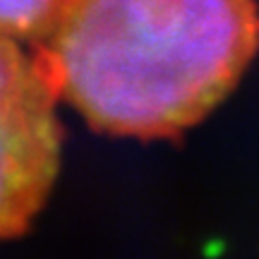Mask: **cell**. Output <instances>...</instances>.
I'll return each mask as SVG.
<instances>
[{"instance_id": "6da1fadb", "label": "cell", "mask_w": 259, "mask_h": 259, "mask_svg": "<svg viewBox=\"0 0 259 259\" xmlns=\"http://www.w3.org/2000/svg\"><path fill=\"white\" fill-rule=\"evenodd\" d=\"M257 53V0H77L38 58L94 130L147 139L202 120Z\"/></svg>"}, {"instance_id": "3957f363", "label": "cell", "mask_w": 259, "mask_h": 259, "mask_svg": "<svg viewBox=\"0 0 259 259\" xmlns=\"http://www.w3.org/2000/svg\"><path fill=\"white\" fill-rule=\"evenodd\" d=\"M77 0H0V36L46 46Z\"/></svg>"}, {"instance_id": "7a4b0ae2", "label": "cell", "mask_w": 259, "mask_h": 259, "mask_svg": "<svg viewBox=\"0 0 259 259\" xmlns=\"http://www.w3.org/2000/svg\"><path fill=\"white\" fill-rule=\"evenodd\" d=\"M58 96L41 58L0 36V242L27 231L56 185Z\"/></svg>"}]
</instances>
